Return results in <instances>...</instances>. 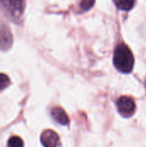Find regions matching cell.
<instances>
[{"mask_svg": "<svg viewBox=\"0 0 146 147\" xmlns=\"http://www.w3.org/2000/svg\"><path fill=\"white\" fill-rule=\"evenodd\" d=\"M114 65L120 71L129 73L134 65V57L130 48L126 44H120L116 47L114 53Z\"/></svg>", "mask_w": 146, "mask_h": 147, "instance_id": "1", "label": "cell"}, {"mask_svg": "<svg viewBox=\"0 0 146 147\" xmlns=\"http://www.w3.org/2000/svg\"><path fill=\"white\" fill-rule=\"evenodd\" d=\"M5 9L9 16L14 20L19 19L24 9V2L22 1H3L0 2Z\"/></svg>", "mask_w": 146, "mask_h": 147, "instance_id": "2", "label": "cell"}, {"mask_svg": "<svg viewBox=\"0 0 146 147\" xmlns=\"http://www.w3.org/2000/svg\"><path fill=\"white\" fill-rule=\"evenodd\" d=\"M117 108L121 115L125 117H130L136 110V104L131 97L123 96L118 99Z\"/></svg>", "mask_w": 146, "mask_h": 147, "instance_id": "3", "label": "cell"}, {"mask_svg": "<svg viewBox=\"0 0 146 147\" xmlns=\"http://www.w3.org/2000/svg\"><path fill=\"white\" fill-rule=\"evenodd\" d=\"M40 141L44 147H57L59 144V137L52 130H45L41 134Z\"/></svg>", "mask_w": 146, "mask_h": 147, "instance_id": "4", "label": "cell"}, {"mask_svg": "<svg viewBox=\"0 0 146 147\" xmlns=\"http://www.w3.org/2000/svg\"><path fill=\"white\" fill-rule=\"evenodd\" d=\"M12 44V35L6 25L0 26V48L6 50Z\"/></svg>", "mask_w": 146, "mask_h": 147, "instance_id": "5", "label": "cell"}, {"mask_svg": "<svg viewBox=\"0 0 146 147\" xmlns=\"http://www.w3.org/2000/svg\"><path fill=\"white\" fill-rule=\"evenodd\" d=\"M51 115L52 118L61 125H68L70 122L69 117L65 111L60 107H55L52 109Z\"/></svg>", "mask_w": 146, "mask_h": 147, "instance_id": "6", "label": "cell"}, {"mask_svg": "<svg viewBox=\"0 0 146 147\" xmlns=\"http://www.w3.org/2000/svg\"><path fill=\"white\" fill-rule=\"evenodd\" d=\"M114 3L120 9L130 10L133 7L135 2L134 1H114Z\"/></svg>", "mask_w": 146, "mask_h": 147, "instance_id": "7", "label": "cell"}, {"mask_svg": "<svg viewBox=\"0 0 146 147\" xmlns=\"http://www.w3.org/2000/svg\"><path fill=\"white\" fill-rule=\"evenodd\" d=\"M8 147H23V141L18 136H12L8 140Z\"/></svg>", "mask_w": 146, "mask_h": 147, "instance_id": "8", "label": "cell"}, {"mask_svg": "<svg viewBox=\"0 0 146 147\" xmlns=\"http://www.w3.org/2000/svg\"><path fill=\"white\" fill-rule=\"evenodd\" d=\"M10 84V80L9 77L3 73H0V90H4Z\"/></svg>", "mask_w": 146, "mask_h": 147, "instance_id": "9", "label": "cell"}, {"mask_svg": "<svg viewBox=\"0 0 146 147\" xmlns=\"http://www.w3.org/2000/svg\"><path fill=\"white\" fill-rule=\"evenodd\" d=\"M94 3H95L94 1H93V2H90V1H83V2H81L80 6H81L82 9L87 10V9H89V8H91V6H92Z\"/></svg>", "mask_w": 146, "mask_h": 147, "instance_id": "10", "label": "cell"}, {"mask_svg": "<svg viewBox=\"0 0 146 147\" xmlns=\"http://www.w3.org/2000/svg\"><path fill=\"white\" fill-rule=\"evenodd\" d=\"M145 87H146V81H145Z\"/></svg>", "mask_w": 146, "mask_h": 147, "instance_id": "11", "label": "cell"}]
</instances>
